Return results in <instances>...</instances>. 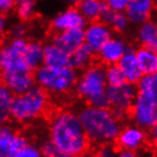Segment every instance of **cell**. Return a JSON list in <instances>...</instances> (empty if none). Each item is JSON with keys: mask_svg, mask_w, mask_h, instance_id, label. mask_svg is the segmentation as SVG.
Wrapping results in <instances>:
<instances>
[{"mask_svg": "<svg viewBox=\"0 0 157 157\" xmlns=\"http://www.w3.org/2000/svg\"><path fill=\"white\" fill-rule=\"evenodd\" d=\"M16 14L22 22L32 20L36 12V0H25L23 2L16 4Z\"/></svg>", "mask_w": 157, "mask_h": 157, "instance_id": "484cf974", "label": "cell"}, {"mask_svg": "<svg viewBox=\"0 0 157 157\" xmlns=\"http://www.w3.org/2000/svg\"><path fill=\"white\" fill-rule=\"evenodd\" d=\"M48 106V94L34 86L23 94L14 96L10 107V118L21 124L32 123L42 117Z\"/></svg>", "mask_w": 157, "mask_h": 157, "instance_id": "5b68a950", "label": "cell"}, {"mask_svg": "<svg viewBox=\"0 0 157 157\" xmlns=\"http://www.w3.org/2000/svg\"><path fill=\"white\" fill-rule=\"evenodd\" d=\"M78 9L86 22H96L101 21L107 7L104 0H83Z\"/></svg>", "mask_w": 157, "mask_h": 157, "instance_id": "d6986e66", "label": "cell"}, {"mask_svg": "<svg viewBox=\"0 0 157 157\" xmlns=\"http://www.w3.org/2000/svg\"><path fill=\"white\" fill-rule=\"evenodd\" d=\"M107 86L105 67L100 64H91L78 75L74 89L78 97L88 102V105L108 107Z\"/></svg>", "mask_w": 157, "mask_h": 157, "instance_id": "277c9868", "label": "cell"}, {"mask_svg": "<svg viewBox=\"0 0 157 157\" xmlns=\"http://www.w3.org/2000/svg\"><path fill=\"white\" fill-rule=\"evenodd\" d=\"M26 144L25 137L14 126L0 125V157H14Z\"/></svg>", "mask_w": 157, "mask_h": 157, "instance_id": "8fae6325", "label": "cell"}, {"mask_svg": "<svg viewBox=\"0 0 157 157\" xmlns=\"http://www.w3.org/2000/svg\"><path fill=\"white\" fill-rule=\"evenodd\" d=\"M155 5L156 0H130L124 14L128 17L130 24L140 25L146 21L151 20Z\"/></svg>", "mask_w": 157, "mask_h": 157, "instance_id": "5bb4252c", "label": "cell"}, {"mask_svg": "<svg viewBox=\"0 0 157 157\" xmlns=\"http://www.w3.org/2000/svg\"><path fill=\"white\" fill-rule=\"evenodd\" d=\"M26 44L28 41L25 38H12L0 47L1 75L20 71H31L24 58Z\"/></svg>", "mask_w": 157, "mask_h": 157, "instance_id": "52a82bcc", "label": "cell"}, {"mask_svg": "<svg viewBox=\"0 0 157 157\" xmlns=\"http://www.w3.org/2000/svg\"><path fill=\"white\" fill-rule=\"evenodd\" d=\"M113 36V31L102 21L89 22L83 29V43L94 54Z\"/></svg>", "mask_w": 157, "mask_h": 157, "instance_id": "9c48e42d", "label": "cell"}, {"mask_svg": "<svg viewBox=\"0 0 157 157\" xmlns=\"http://www.w3.org/2000/svg\"><path fill=\"white\" fill-rule=\"evenodd\" d=\"M115 141L117 142L121 150L136 153L145 146L147 141V132L136 124H129L122 126Z\"/></svg>", "mask_w": 157, "mask_h": 157, "instance_id": "30bf717a", "label": "cell"}, {"mask_svg": "<svg viewBox=\"0 0 157 157\" xmlns=\"http://www.w3.org/2000/svg\"><path fill=\"white\" fill-rule=\"evenodd\" d=\"M129 49V44L123 38L113 36L99 49L97 54L100 62L109 66V65H116Z\"/></svg>", "mask_w": 157, "mask_h": 157, "instance_id": "4fadbf2b", "label": "cell"}, {"mask_svg": "<svg viewBox=\"0 0 157 157\" xmlns=\"http://www.w3.org/2000/svg\"><path fill=\"white\" fill-rule=\"evenodd\" d=\"M40 151H41L43 157H59L62 155L59 153V150L56 148V146L50 140L43 142L40 147Z\"/></svg>", "mask_w": 157, "mask_h": 157, "instance_id": "f1b7e54d", "label": "cell"}, {"mask_svg": "<svg viewBox=\"0 0 157 157\" xmlns=\"http://www.w3.org/2000/svg\"><path fill=\"white\" fill-rule=\"evenodd\" d=\"M7 29V20L4 14H0V36H2Z\"/></svg>", "mask_w": 157, "mask_h": 157, "instance_id": "e575fe53", "label": "cell"}, {"mask_svg": "<svg viewBox=\"0 0 157 157\" xmlns=\"http://www.w3.org/2000/svg\"><path fill=\"white\" fill-rule=\"evenodd\" d=\"M59 157H86L84 154H62Z\"/></svg>", "mask_w": 157, "mask_h": 157, "instance_id": "d590c367", "label": "cell"}, {"mask_svg": "<svg viewBox=\"0 0 157 157\" xmlns=\"http://www.w3.org/2000/svg\"><path fill=\"white\" fill-rule=\"evenodd\" d=\"M14 157H43L40 148L33 144H26L21 148Z\"/></svg>", "mask_w": 157, "mask_h": 157, "instance_id": "83f0119b", "label": "cell"}, {"mask_svg": "<svg viewBox=\"0 0 157 157\" xmlns=\"http://www.w3.org/2000/svg\"><path fill=\"white\" fill-rule=\"evenodd\" d=\"M14 94L4 82H0V125H4L10 118V107Z\"/></svg>", "mask_w": 157, "mask_h": 157, "instance_id": "d4e9b609", "label": "cell"}, {"mask_svg": "<svg viewBox=\"0 0 157 157\" xmlns=\"http://www.w3.org/2000/svg\"><path fill=\"white\" fill-rule=\"evenodd\" d=\"M101 21L106 25H108V28L112 31L116 33H123L130 26V22L124 12H113L107 9L105 14L102 15Z\"/></svg>", "mask_w": 157, "mask_h": 157, "instance_id": "603a6c76", "label": "cell"}, {"mask_svg": "<svg viewBox=\"0 0 157 157\" xmlns=\"http://www.w3.org/2000/svg\"><path fill=\"white\" fill-rule=\"evenodd\" d=\"M116 65L121 70L125 82L136 84L144 75L141 68L139 66L137 57H136V52L133 50H131V49L126 51L124 56L118 60V63Z\"/></svg>", "mask_w": 157, "mask_h": 157, "instance_id": "2e32d148", "label": "cell"}, {"mask_svg": "<svg viewBox=\"0 0 157 157\" xmlns=\"http://www.w3.org/2000/svg\"><path fill=\"white\" fill-rule=\"evenodd\" d=\"M23 1H25V0H14V2L16 4H20V2H23Z\"/></svg>", "mask_w": 157, "mask_h": 157, "instance_id": "74e56055", "label": "cell"}, {"mask_svg": "<svg viewBox=\"0 0 157 157\" xmlns=\"http://www.w3.org/2000/svg\"><path fill=\"white\" fill-rule=\"evenodd\" d=\"M136 52V57L144 75L156 74L157 72V54L156 49L140 47Z\"/></svg>", "mask_w": 157, "mask_h": 157, "instance_id": "ffe728a7", "label": "cell"}, {"mask_svg": "<svg viewBox=\"0 0 157 157\" xmlns=\"http://www.w3.org/2000/svg\"><path fill=\"white\" fill-rule=\"evenodd\" d=\"M48 134L60 154H84L90 147L78 114L72 109H59L51 115Z\"/></svg>", "mask_w": 157, "mask_h": 157, "instance_id": "6da1fadb", "label": "cell"}, {"mask_svg": "<svg viewBox=\"0 0 157 157\" xmlns=\"http://www.w3.org/2000/svg\"><path fill=\"white\" fill-rule=\"evenodd\" d=\"M107 9L113 12H124L130 0H104Z\"/></svg>", "mask_w": 157, "mask_h": 157, "instance_id": "f546056e", "label": "cell"}, {"mask_svg": "<svg viewBox=\"0 0 157 157\" xmlns=\"http://www.w3.org/2000/svg\"><path fill=\"white\" fill-rule=\"evenodd\" d=\"M2 82L15 94H23L36 86L34 74L32 71H20L1 75Z\"/></svg>", "mask_w": 157, "mask_h": 157, "instance_id": "9a60e30c", "label": "cell"}, {"mask_svg": "<svg viewBox=\"0 0 157 157\" xmlns=\"http://www.w3.org/2000/svg\"><path fill=\"white\" fill-rule=\"evenodd\" d=\"M84 17L81 15L76 7H68L62 12L57 13L54 18L51 20V29L58 33V32L75 30V29H84L86 25Z\"/></svg>", "mask_w": 157, "mask_h": 157, "instance_id": "7c38bea8", "label": "cell"}, {"mask_svg": "<svg viewBox=\"0 0 157 157\" xmlns=\"http://www.w3.org/2000/svg\"><path fill=\"white\" fill-rule=\"evenodd\" d=\"M15 2L14 0H0V14H9L14 10Z\"/></svg>", "mask_w": 157, "mask_h": 157, "instance_id": "d6a6232c", "label": "cell"}, {"mask_svg": "<svg viewBox=\"0 0 157 157\" xmlns=\"http://www.w3.org/2000/svg\"><path fill=\"white\" fill-rule=\"evenodd\" d=\"M24 58L28 67L32 72L43 65V44L39 41H28Z\"/></svg>", "mask_w": 157, "mask_h": 157, "instance_id": "7402d4cb", "label": "cell"}, {"mask_svg": "<svg viewBox=\"0 0 157 157\" xmlns=\"http://www.w3.org/2000/svg\"><path fill=\"white\" fill-rule=\"evenodd\" d=\"M105 78H106V82L108 86H117V84L125 82L123 74L117 65H109L108 67H106L105 68Z\"/></svg>", "mask_w": 157, "mask_h": 157, "instance_id": "4316f807", "label": "cell"}, {"mask_svg": "<svg viewBox=\"0 0 157 157\" xmlns=\"http://www.w3.org/2000/svg\"><path fill=\"white\" fill-rule=\"evenodd\" d=\"M136 84L137 94L130 109L132 121L146 131H151L157 125V75H142Z\"/></svg>", "mask_w": 157, "mask_h": 157, "instance_id": "3957f363", "label": "cell"}, {"mask_svg": "<svg viewBox=\"0 0 157 157\" xmlns=\"http://www.w3.org/2000/svg\"><path fill=\"white\" fill-rule=\"evenodd\" d=\"M66 1L70 5H72V6H78V5L82 2L83 0H66Z\"/></svg>", "mask_w": 157, "mask_h": 157, "instance_id": "8d00e7d4", "label": "cell"}, {"mask_svg": "<svg viewBox=\"0 0 157 157\" xmlns=\"http://www.w3.org/2000/svg\"><path fill=\"white\" fill-rule=\"evenodd\" d=\"M137 39L142 47L157 48V26L153 20H148L138 25Z\"/></svg>", "mask_w": 157, "mask_h": 157, "instance_id": "44dd1931", "label": "cell"}, {"mask_svg": "<svg viewBox=\"0 0 157 157\" xmlns=\"http://www.w3.org/2000/svg\"><path fill=\"white\" fill-rule=\"evenodd\" d=\"M43 65L52 67L71 66V54L54 41L49 42L43 46Z\"/></svg>", "mask_w": 157, "mask_h": 157, "instance_id": "e0dca14e", "label": "cell"}, {"mask_svg": "<svg viewBox=\"0 0 157 157\" xmlns=\"http://www.w3.org/2000/svg\"><path fill=\"white\" fill-rule=\"evenodd\" d=\"M94 52L83 43L78 49L71 52V66L74 70H84L92 64Z\"/></svg>", "mask_w": 157, "mask_h": 157, "instance_id": "cb8c5ba5", "label": "cell"}, {"mask_svg": "<svg viewBox=\"0 0 157 157\" xmlns=\"http://www.w3.org/2000/svg\"><path fill=\"white\" fill-rule=\"evenodd\" d=\"M83 131L90 144L107 146L115 142L122 128L121 118L108 107H83L78 113Z\"/></svg>", "mask_w": 157, "mask_h": 157, "instance_id": "7a4b0ae2", "label": "cell"}, {"mask_svg": "<svg viewBox=\"0 0 157 157\" xmlns=\"http://www.w3.org/2000/svg\"><path fill=\"white\" fill-rule=\"evenodd\" d=\"M78 78L76 70L72 66L52 67L41 65L36 70L34 82L46 94H65L74 89Z\"/></svg>", "mask_w": 157, "mask_h": 157, "instance_id": "8992f818", "label": "cell"}, {"mask_svg": "<svg viewBox=\"0 0 157 157\" xmlns=\"http://www.w3.org/2000/svg\"><path fill=\"white\" fill-rule=\"evenodd\" d=\"M52 41L71 54L83 44V29L58 32L56 33Z\"/></svg>", "mask_w": 157, "mask_h": 157, "instance_id": "ac0fdd59", "label": "cell"}, {"mask_svg": "<svg viewBox=\"0 0 157 157\" xmlns=\"http://www.w3.org/2000/svg\"><path fill=\"white\" fill-rule=\"evenodd\" d=\"M137 89L136 84L129 82H123L117 86H107V100L108 107L113 110L120 118H122L126 113H129L131 106L136 98Z\"/></svg>", "mask_w": 157, "mask_h": 157, "instance_id": "ba28073f", "label": "cell"}, {"mask_svg": "<svg viewBox=\"0 0 157 157\" xmlns=\"http://www.w3.org/2000/svg\"><path fill=\"white\" fill-rule=\"evenodd\" d=\"M26 26L24 25V23L20 22V23H16L14 25H12V28L9 30V33L12 38H24L26 34Z\"/></svg>", "mask_w": 157, "mask_h": 157, "instance_id": "4dcf8cb0", "label": "cell"}, {"mask_svg": "<svg viewBox=\"0 0 157 157\" xmlns=\"http://www.w3.org/2000/svg\"><path fill=\"white\" fill-rule=\"evenodd\" d=\"M115 153L116 151L110 147V145H107V146H102L98 151H96L90 157H114Z\"/></svg>", "mask_w": 157, "mask_h": 157, "instance_id": "1f68e13d", "label": "cell"}, {"mask_svg": "<svg viewBox=\"0 0 157 157\" xmlns=\"http://www.w3.org/2000/svg\"><path fill=\"white\" fill-rule=\"evenodd\" d=\"M114 157H138V155L133 151H128V150H120L115 153Z\"/></svg>", "mask_w": 157, "mask_h": 157, "instance_id": "836d02e7", "label": "cell"}]
</instances>
